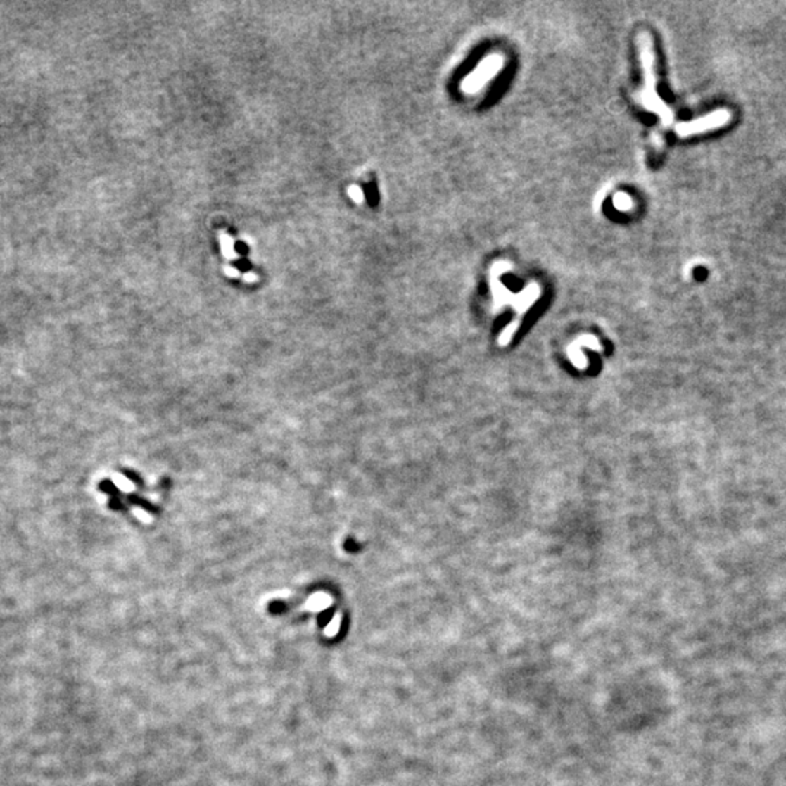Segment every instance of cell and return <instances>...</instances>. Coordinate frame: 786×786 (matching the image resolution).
<instances>
[{
	"label": "cell",
	"instance_id": "cell-1",
	"mask_svg": "<svg viewBox=\"0 0 786 786\" xmlns=\"http://www.w3.org/2000/svg\"><path fill=\"white\" fill-rule=\"evenodd\" d=\"M641 58H642V68L645 76L644 91L641 92V101L644 107L649 111L660 115L664 125H670L673 121V114L667 105L658 98L655 94V76H654V54H652V42L649 34L641 35Z\"/></svg>",
	"mask_w": 786,
	"mask_h": 786
},
{
	"label": "cell",
	"instance_id": "cell-2",
	"mask_svg": "<svg viewBox=\"0 0 786 786\" xmlns=\"http://www.w3.org/2000/svg\"><path fill=\"white\" fill-rule=\"evenodd\" d=\"M730 120H731V113L730 111L718 110V111H714V113L708 114L706 117L697 118V120L690 121V122L678 124L676 132H677L678 136H682V137L695 136V134H700V133L719 129V127L725 125Z\"/></svg>",
	"mask_w": 786,
	"mask_h": 786
},
{
	"label": "cell",
	"instance_id": "cell-3",
	"mask_svg": "<svg viewBox=\"0 0 786 786\" xmlns=\"http://www.w3.org/2000/svg\"><path fill=\"white\" fill-rule=\"evenodd\" d=\"M220 248H222V252H223L226 258H229V260H236L238 258V252L235 249V243H233V239L224 232L220 233Z\"/></svg>",
	"mask_w": 786,
	"mask_h": 786
},
{
	"label": "cell",
	"instance_id": "cell-4",
	"mask_svg": "<svg viewBox=\"0 0 786 786\" xmlns=\"http://www.w3.org/2000/svg\"><path fill=\"white\" fill-rule=\"evenodd\" d=\"M348 194H350V197H351L355 203H358V204H360V203H363L365 194H363V191H361L360 186L351 185V186L348 188Z\"/></svg>",
	"mask_w": 786,
	"mask_h": 786
},
{
	"label": "cell",
	"instance_id": "cell-5",
	"mask_svg": "<svg viewBox=\"0 0 786 786\" xmlns=\"http://www.w3.org/2000/svg\"><path fill=\"white\" fill-rule=\"evenodd\" d=\"M224 272H226L227 275H230V277H239V271H238L235 267H232V265H226V267H224Z\"/></svg>",
	"mask_w": 786,
	"mask_h": 786
},
{
	"label": "cell",
	"instance_id": "cell-6",
	"mask_svg": "<svg viewBox=\"0 0 786 786\" xmlns=\"http://www.w3.org/2000/svg\"><path fill=\"white\" fill-rule=\"evenodd\" d=\"M257 279H258L257 274H253V272H245L243 274V280L246 283H255V281H257Z\"/></svg>",
	"mask_w": 786,
	"mask_h": 786
}]
</instances>
